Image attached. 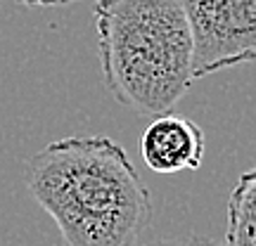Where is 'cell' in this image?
Here are the masks:
<instances>
[{
    "mask_svg": "<svg viewBox=\"0 0 256 246\" xmlns=\"http://www.w3.org/2000/svg\"><path fill=\"white\" fill-rule=\"evenodd\" d=\"M24 180L66 246H136L152 220L150 190L112 137L55 140L26 161Z\"/></svg>",
    "mask_w": 256,
    "mask_h": 246,
    "instance_id": "obj_1",
    "label": "cell"
},
{
    "mask_svg": "<svg viewBox=\"0 0 256 246\" xmlns=\"http://www.w3.org/2000/svg\"><path fill=\"white\" fill-rule=\"evenodd\" d=\"M102 78L114 100L147 114H171L194 83L192 40L178 0H98Z\"/></svg>",
    "mask_w": 256,
    "mask_h": 246,
    "instance_id": "obj_2",
    "label": "cell"
},
{
    "mask_svg": "<svg viewBox=\"0 0 256 246\" xmlns=\"http://www.w3.org/2000/svg\"><path fill=\"white\" fill-rule=\"evenodd\" d=\"M192 40V78L256 55V0H178Z\"/></svg>",
    "mask_w": 256,
    "mask_h": 246,
    "instance_id": "obj_3",
    "label": "cell"
},
{
    "mask_svg": "<svg viewBox=\"0 0 256 246\" xmlns=\"http://www.w3.org/2000/svg\"><path fill=\"white\" fill-rule=\"evenodd\" d=\"M140 156L150 171L162 175L197 171L204 161V130L192 119L164 114L140 135Z\"/></svg>",
    "mask_w": 256,
    "mask_h": 246,
    "instance_id": "obj_4",
    "label": "cell"
},
{
    "mask_svg": "<svg viewBox=\"0 0 256 246\" xmlns=\"http://www.w3.org/2000/svg\"><path fill=\"white\" fill-rule=\"evenodd\" d=\"M228 246H256V171H244L228 199Z\"/></svg>",
    "mask_w": 256,
    "mask_h": 246,
    "instance_id": "obj_5",
    "label": "cell"
},
{
    "mask_svg": "<svg viewBox=\"0 0 256 246\" xmlns=\"http://www.w3.org/2000/svg\"><path fill=\"white\" fill-rule=\"evenodd\" d=\"M183 246H228L226 242H216V239H206V237H190V242Z\"/></svg>",
    "mask_w": 256,
    "mask_h": 246,
    "instance_id": "obj_6",
    "label": "cell"
},
{
    "mask_svg": "<svg viewBox=\"0 0 256 246\" xmlns=\"http://www.w3.org/2000/svg\"><path fill=\"white\" fill-rule=\"evenodd\" d=\"M22 5H43V7H50V5H66V2H74V0H17Z\"/></svg>",
    "mask_w": 256,
    "mask_h": 246,
    "instance_id": "obj_7",
    "label": "cell"
},
{
    "mask_svg": "<svg viewBox=\"0 0 256 246\" xmlns=\"http://www.w3.org/2000/svg\"><path fill=\"white\" fill-rule=\"evenodd\" d=\"M147 246H183V244H178V242H152Z\"/></svg>",
    "mask_w": 256,
    "mask_h": 246,
    "instance_id": "obj_8",
    "label": "cell"
}]
</instances>
